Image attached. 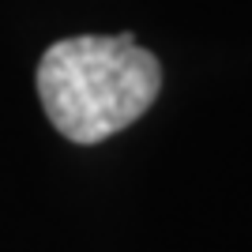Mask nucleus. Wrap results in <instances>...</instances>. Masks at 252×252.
Returning <instances> with one entry per match:
<instances>
[{
	"label": "nucleus",
	"instance_id": "1",
	"mask_svg": "<svg viewBox=\"0 0 252 252\" xmlns=\"http://www.w3.org/2000/svg\"><path fill=\"white\" fill-rule=\"evenodd\" d=\"M162 64L132 34H79L38 61V98L53 128L72 143H102L151 109Z\"/></svg>",
	"mask_w": 252,
	"mask_h": 252
}]
</instances>
